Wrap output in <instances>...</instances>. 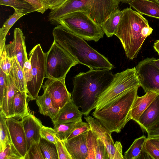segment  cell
<instances>
[{
	"mask_svg": "<svg viewBox=\"0 0 159 159\" xmlns=\"http://www.w3.org/2000/svg\"><path fill=\"white\" fill-rule=\"evenodd\" d=\"M39 143L44 159H58L55 144L42 138Z\"/></svg>",
	"mask_w": 159,
	"mask_h": 159,
	"instance_id": "obj_31",
	"label": "cell"
},
{
	"mask_svg": "<svg viewBox=\"0 0 159 159\" xmlns=\"http://www.w3.org/2000/svg\"><path fill=\"white\" fill-rule=\"evenodd\" d=\"M150 141L159 149V140L156 139H149Z\"/></svg>",
	"mask_w": 159,
	"mask_h": 159,
	"instance_id": "obj_46",
	"label": "cell"
},
{
	"mask_svg": "<svg viewBox=\"0 0 159 159\" xmlns=\"http://www.w3.org/2000/svg\"><path fill=\"white\" fill-rule=\"evenodd\" d=\"M0 159H24L12 143L0 151Z\"/></svg>",
	"mask_w": 159,
	"mask_h": 159,
	"instance_id": "obj_33",
	"label": "cell"
},
{
	"mask_svg": "<svg viewBox=\"0 0 159 159\" xmlns=\"http://www.w3.org/2000/svg\"><path fill=\"white\" fill-rule=\"evenodd\" d=\"M55 41L78 63L90 69L111 70L115 68L104 55L92 48L84 40L59 25L52 32Z\"/></svg>",
	"mask_w": 159,
	"mask_h": 159,
	"instance_id": "obj_2",
	"label": "cell"
},
{
	"mask_svg": "<svg viewBox=\"0 0 159 159\" xmlns=\"http://www.w3.org/2000/svg\"><path fill=\"white\" fill-rule=\"evenodd\" d=\"M55 145L58 159H72L66 147L64 141L60 140L57 136Z\"/></svg>",
	"mask_w": 159,
	"mask_h": 159,
	"instance_id": "obj_37",
	"label": "cell"
},
{
	"mask_svg": "<svg viewBox=\"0 0 159 159\" xmlns=\"http://www.w3.org/2000/svg\"><path fill=\"white\" fill-rule=\"evenodd\" d=\"M157 1L159 2V0H157Z\"/></svg>",
	"mask_w": 159,
	"mask_h": 159,
	"instance_id": "obj_49",
	"label": "cell"
},
{
	"mask_svg": "<svg viewBox=\"0 0 159 159\" xmlns=\"http://www.w3.org/2000/svg\"><path fill=\"white\" fill-rule=\"evenodd\" d=\"M32 66V80L26 85L28 97L36 100L45 77V53L38 44L30 51L29 55Z\"/></svg>",
	"mask_w": 159,
	"mask_h": 159,
	"instance_id": "obj_9",
	"label": "cell"
},
{
	"mask_svg": "<svg viewBox=\"0 0 159 159\" xmlns=\"http://www.w3.org/2000/svg\"><path fill=\"white\" fill-rule=\"evenodd\" d=\"M122 11L114 35L120 39L127 57L132 60L137 57L145 39L153 30L142 14L130 7Z\"/></svg>",
	"mask_w": 159,
	"mask_h": 159,
	"instance_id": "obj_3",
	"label": "cell"
},
{
	"mask_svg": "<svg viewBox=\"0 0 159 159\" xmlns=\"http://www.w3.org/2000/svg\"><path fill=\"white\" fill-rule=\"evenodd\" d=\"M40 134L41 138L56 144V136L54 128H52L43 125L41 129Z\"/></svg>",
	"mask_w": 159,
	"mask_h": 159,
	"instance_id": "obj_38",
	"label": "cell"
},
{
	"mask_svg": "<svg viewBox=\"0 0 159 159\" xmlns=\"http://www.w3.org/2000/svg\"><path fill=\"white\" fill-rule=\"evenodd\" d=\"M0 69L7 75H9L12 67V59L9 57L3 49L0 53Z\"/></svg>",
	"mask_w": 159,
	"mask_h": 159,
	"instance_id": "obj_34",
	"label": "cell"
},
{
	"mask_svg": "<svg viewBox=\"0 0 159 159\" xmlns=\"http://www.w3.org/2000/svg\"><path fill=\"white\" fill-rule=\"evenodd\" d=\"M27 92H22L17 89L13 98V108L15 116L21 118L27 115L29 112L27 101Z\"/></svg>",
	"mask_w": 159,
	"mask_h": 159,
	"instance_id": "obj_24",
	"label": "cell"
},
{
	"mask_svg": "<svg viewBox=\"0 0 159 159\" xmlns=\"http://www.w3.org/2000/svg\"><path fill=\"white\" fill-rule=\"evenodd\" d=\"M147 139L145 136L142 135L136 139L123 155L124 159L141 158L143 153L145 143Z\"/></svg>",
	"mask_w": 159,
	"mask_h": 159,
	"instance_id": "obj_28",
	"label": "cell"
},
{
	"mask_svg": "<svg viewBox=\"0 0 159 159\" xmlns=\"http://www.w3.org/2000/svg\"><path fill=\"white\" fill-rule=\"evenodd\" d=\"M158 95L152 91H148L143 96H138L135 98L129 111V120L137 122L141 115Z\"/></svg>",
	"mask_w": 159,
	"mask_h": 159,
	"instance_id": "obj_20",
	"label": "cell"
},
{
	"mask_svg": "<svg viewBox=\"0 0 159 159\" xmlns=\"http://www.w3.org/2000/svg\"><path fill=\"white\" fill-rule=\"evenodd\" d=\"M148 139L159 138V125L148 132Z\"/></svg>",
	"mask_w": 159,
	"mask_h": 159,
	"instance_id": "obj_44",
	"label": "cell"
},
{
	"mask_svg": "<svg viewBox=\"0 0 159 159\" xmlns=\"http://www.w3.org/2000/svg\"><path fill=\"white\" fill-rule=\"evenodd\" d=\"M6 117L0 111V151L8 143H11L10 135L6 122Z\"/></svg>",
	"mask_w": 159,
	"mask_h": 159,
	"instance_id": "obj_30",
	"label": "cell"
},
{
	"mask_svg": "<svg viewBox=\"0 0 159 159\" xmlns=\"http://www.w3.org/2000/svg\"><path fill=\"white\" fill-rule=\"evenodd\" d=\"M90 129V126L87 122H84L82 120L79 125L72 131L66 140L70 139L80 135L85 132L87 131Z\"/></svg>",
	"mask_w": 159,
	"mask_h": 159,
	"instance_id": "obj_39",
	"label": "cell"
},
{
	"mask_svg": "<svg viewBox=\"0 0 159 159\" xmlns=\"http://www.w3.org/2000/svg\"><path fill=\"white\" fill-rule=\"evenodd\" d=\"M144 150L148 158L159 159V149L149 139L145 143Z\"/></svg>",
	"mask_w": 159,
	"mask_h": 159,
	"instance_id": "obj_35",
	"label": "cell"
},
{
	"mask_svg": "<svg viewBox=\"0 0 159 159\" xmlns=\"http://www.w3.org/2000/svg\"><path fill=\"white\" fill-rule=\"evenodd\" d=\"M9 75L19 90L26 92V83L23 70L16 57L13 58L12 67Z\"/></svg>",
	"mask_w": 159,
	"mask_h": 159,
	"instance_id": "obj_27",
	"label": "cell"
},
{
	"mask_svg": "<svg viewBox=\"0 0 159 159\" xmlns=\"http://www.w3.org/2000/svg\"><path fill=\"white\" fill-rule=\"evenodd\" d=\"M119 2L118 0H67L59 7L51 10L48 20L51 24L57 25L58 20L65 15L81 11L86 13L100 25L119 8Z\"/></svg>",
	"mask_w": 159,
	"mask_h": 159,
	"instance_id": "obj_5",
	"label": "cell"
},
{
	"mask_svg": "<svg viewBox=\"0 0 159 159\" xmlns=\"http://www.w3.org/2000/svg\"><path fill=\"white\" fill-rule=\"evenodd\" d=\"M84 119L105 146L108 155V159H124L121 142L117 141L115 143L111 133L97 119L89 115L85 116Z\"/></svg>",
	"mask_w": 159,
	"mask_h": 159,
	"instance_id": "obj_11",
	"label": "cell"
},
{
	"mask_svg": "<svg viewBox=\"0 0 159 159\" xmlns=\"http://www.w3.org/2000/svg\"><path fill=\"white\" fill-rule=\"evenodd\" d=\"M83 113L72 100L59 110L56 117L52 121L53 125L82 120Z\"/></svg>",
	"mask_w": 159,
	"mask_h": 159,
	"instance_id": "obj_19",
	"label": "cell"
},
{
	"mask_svg": "<svg viewBox=\"0 0 159 159\" xmlns=\"http://www.w3.org/2000/svg\"><path fill=\"white\" fill-rule=\"evenodd\" d=\"M87 145L88 159H108V155L105 146L91 129L88 131Z\"/></svg>",
	"mask_w": 159,
	"mask_h": 159,
	"instance_id": "obj_18",
	"label": "cell"
},
{
	"mask_svg": "<svg viewBox=\"0 0 159 159\" xmlns=\"http://www.w3.org/2000/svg\"><path fill=\"white\" fill-rule=\"evenodd\" d=\"M128 4L142 15L159 19V3L157 0H133Z\"/></svg>",
	"mask_w": 159,
	"mask_h": 159,
	"instance_id": "obj_22",
	"label": "cell"
},
{
	"mask_svg": "<svg viewBox=\"0 0 159 159\" xmlns=\"http://www.w3.org/2000/svg\"><path fill=\"white\" fill-rule=\"evenodd\" d=\"M78 63L66 51L54 41L45 53V77L58 80L66 78L70 69Z\"/></svg>",
	"mask_w": 159,
	"mask_h": 159,
	"instance_id": "obj_7",
	"label": "cell"
},
{
	"mask_svg": "<svg viewBox=\"0 0 159 159\" xmlns=\"http://www.w3.org/2000/svg\"><path fill=\"white\" fill-rule=\"evenodd\" d=\"M4 49L9 57L12 59L16 57L23 69L25 63L28 59L25 37L21 29L19 28H15L13 41L8 44H5Z\"/></svg>",
	"mask_w": 159,
	"mask_h": 159,
	"instance_id": "obj_14",
	"label": "cell"
},
{
	"mask_svg": "<svg viewBox=\"0 0 159 159\" xmlns=\"http://www.w3.org/2000/svg\"><path fill=\"white\" fill-rule=\"evenodd\" d=\"M114 77L111 70L91 69L80 72L73 79L72 100L84 116L89 115L99 95L109 86Z\"/></svg>",
	"mask_w": 159,
	"mask_h": 159,
	"instance_id": "obj_1",
	"label": "cell"
},
{
	"mask_svg": "<svg viewBox=\"0 0 159 159\" xmlns=\"http://www.w3.org/2000/svg\"><path fill=\"white\" fill-rule=\"evenodd\" d=\"M0 5L11 7L14 10H22L26 14L36 11L34 8L25 0H0Z\"/></svg>",
	"mask_w": 159,
	"mask_h": 159,
	"instance_id": "obj_32",
	"label": "cell"
},
{
	"mask_svg": "<svg viewBox=\"0 0 159 159\" xmlns=\"http://www.w3.org/2000/svg\"><path fill=\"white\" fill-rule=\"evenodd\" d=\"M119 1L125 3H129L133 0H118Z\"/></svg>",
	"mask_w": 159,
	"mask_h": 159,
	"instance_id": "obj_47",
	"label": "cell"
},
{
	"mask_svg": "<svg viewBox=\"0 0 159 159\" xmlns=\"http://www.w3.org/2000/svg\"><path fill=\"white\" fill-rule=\"evenodd\" d=\"M140 86L125 91L100 109L95 110L92 116L109 132L120 133L129 120V111Z\"/></svg>",
	"mask_w": 159,
	"mask_h": 159,
	"instance_id": "obj_4",
	"label": "cell"
},
{
	"mask_svg": "<svg viewBox=\"0 0 159 159\" xmlns=\"http://www.w3.org/2000/svg\"><path fill=\"white\" fill-rule=\"evenodd\" d=\"M21 120L26 136L27 152L33 144L39 141L43 125L41 121L30 112Z\"/></svg>",
	"mask_w": 159,
	"mask_h": 159,
	"instance_id": "obj_15",
	"label": "cell"
},
{
	"mask_svg": "<svg viewBox=\"0 0 159 159\" xmlns=\"http://www.w3.org/2000/svg\"><path fill=\"white\" fill-rule=\"evenodd\" d=\"M81 121L53 125L56 136L61 140H66Z\"/></svg>",
	"mask_w": 159,
	"mask_h": 159,
	"instance_id": "obj_29",
	"label": "cell"
},
{
	"mask_svg": "<svg viewBox=\"0 0 159 159\" xmlns=\"http://www.w3.org/2000/svg\"><path fill=\"white\" fill-rule=\"evenodd\" d=\"M24 159H44L39 142L33 144L28 151Z\"/></svg>",
	"mask_w": 159,
	"mask_h": 159,
	"instance_id": "obj_36",
	"label": "cell"
},
{
	"mask_svg": "<svg viewBox=\"0 0 159 159\" xmlns=\"http://www.w3.org/2000/svg\"><path fill=\"white\" fill-rule=\"evenodd\" d=\"M153 47L155 50L159 55V40H156L155 42Z\"/></svg>",
	"mask_w": 159,
	"mask_h": 159,
	"instance_id": "obj_45",
	"label": "cell"
},
{
	"mask_svg": "<svg viewBox=\"0 0 159 159\" xmlns=\"http://www.w3.org/2000/svg\"><path fill=\"white\" fill-rule=\"evenodd\" d=\"M30 4L35 9L36 11L43 14L49 9L44 0H25Z\"/></svg>",
	"mask_w": 159,
	"mask_h": 159,
	"instance_id": "obj_40",
	"label": "cell"
},
{
	"mask_svg": "<svg viewBox=\"0 0 159 159\" xmlns=\"http://www.w3.org/2000/svg\"><path fill=\"white\" fill-rule=\"evenodd\" d=\"M17 89L11 76L7 75L6 88L2 105L0 106V111L3 113L6 118L15 116L13 98Z\"/></svg>",
	"mask_w": 159,
	"mask_h": 159,
	"instance_id": "obj_21",
	"label": "cell"
},
{
	"mask_svg": "<svg viewBox=\"0 0 159 159\" xmlns=\"http://www.w3.org/2000/svg\"><path fill=\"white\" fill-rule=\"evenodd\" d=\"M59 25L87 41L97 42L104 35L100 25L83 11H75L65 15L58 20L57 25Z\"/></svg>",
	"mask_w": 159,
	"mask_h": 159,
	"instance_id": "obj_6",
	"label": "cell"
},
{
	"mask_svg": "<svg viewBox=\"0 0 159 159\" xmlns=\"http://www.w3.org/2000/svg\"><path fill=\"white\" fill-rule=\"evenodd\" d=\"M22 118L16 116L6 118L11 143L24 159L27 153V144Z\"/></svg>",
	"mask_w": 159,
	"mask_h": 159,
	"instance_id": "obj_13",
	"label": "cell"
},
{
	"mask_svg": "<svg viewBox=\"0 0 159 159\" xmlns=\"http://www.w3.org/2000/svg\"><path fill=\"white\" fill-rule=\"evenodd\" d=\"M7 75L0 69V106L2 105L6 90Z\"/></svg>",
	"mask_w": 159,
	"mask_h": 159,
	"instance_id": "obj_41",
	"label": "cell"
},
{
	"mask_svg": "<svg viewBox=\"0 0 159 159\" xmlns=\"http://www.w3.org/2000/svg\"><path fill=\"white\" fill-rule=\"evenodd\" d=\"M139 85L140 84L135 67L116 73L110 84L98 97L94 109H100L125 91Z\"/></svg>",
	"mask_w": 159,
	"mask_h": 159,
	"instance_id": "obj_8",
	"label": "cell"
},
{
	"mask_svg": "<svg viewBox=\"0 0 159 159\" xmlns=\"http://www.w3.org/2000/svg\"><path fill=\"white\" fill-rule=\"evenodd\" d=\"M122 14L119 8L113 11L100 26L107 36L112 37L119 25Z\"/></svg>",
	"mask_w": 159,
	"mask_h": 159,
	"instance_id": "obj_26",
	"label": "cell"
},
{
	"mask_svg": "<svg viewBox=\"0 0 159 159\" xmlns=\"http://www.w3.org/2000/svg\"><path fill=\"white\" fill-rule=\"evenodd\" d=\"M154 62L156 66L159 69V59H156L154 61Z\"/></svg>",
	"mask_w": 159,
	"mask_h": 159,
	"instance_id": "obj_48",
	"label": "cell"
},
{
	"mask_svg": "<svg viewBox=\"0 0 159 159\" xmlns=\"http://www.w3.org/2000/svg\"><path fill=\"white\" fill-rule=\"evenodd\" d=\"M47 5L49 9L51 10L55 9L59 7L67 0H44Z\"/></svg>",
	"mask_w": 159,
	"mask_h": 159,
	"instance_id": "obj_43",
	"label": "cell"
},
{
	"mask_svg": "<svg viewBox=\"0 0 159 159\" xmlns=\"http://www.w3.org/2000/svg\"><path fill=\"white\" fill-rule=\"evenodd\" d=\"M157 139L159 140V138H158V139Z\"/></svg>",
	"mask_w": 159,
	"mask_h": 159,
	"instance_id": "obj_50",
	"label": "cell"
},
{
	"mask_svg": "<svg viewBox=\"0 0 159 159\" xmlns=\"http://www.w3.org/2000/svg\"><path fill=\"white\" fill-rule=\"evenodd\" d=\"M154 57H147L139 61L135 66L141 86L145 93L152 91L159 95V69Z\"/></svg>",
	"mask_w": 159,
	"mask_h": 159,
	"instance_id": "obj_10",
	"label": "cell"
},
{
	"mask_svg": "<svg viewBox=\"0 0 159 159\" xmlns=\"http://www.w3.org/2000/svg\"><path fill=\"white\" fill-rule=\"evenodd\" d=\"M65 80V78L48 79L42 87L43 91L50 95L53 107L59 110L72 100L71 94L67 89Z\"/></svg>",
	"mask_w": 159,
	"mask_h": 159,
	"instance_id": "obj_12",
	"label": "cell"
},
{
	"mask_svg": "<svg viewBox=\"0 0 159 159\" xmlns=\"http://www.w3.org/2000/svg\"><path fill=\"white\" fill-rule=\"evenodd\" d=\"M88 131L70 139L64 141L66 147L72 159H88V152L87 145Z\"/></svg>",
	"mask_w": 159,
	"mask_h": 159,
	"instance_id": "obj_17",
	"label": "cell"
},
{
	"mask_svg": "<svg viewBox=\"0 0 159 159\" xmlns=\"http://www.w3.org/2000/svg\"><path fill=\"white\" fill-rule=\"evenodd\" d=\"M23 70L26 85L32 79V66L29 59L25 63Z\"/></svg>",
	"mask_w": 159,
	"mask_h": 159,
	"instance_id": "obj_42",
	"label": "cell"
},
{
	"mask_svg": "<svg viewBox=\"0 0 159 159\" xmlns=\"http://www.w3.org/2000/svg\"><path fill=\"white\" fill-rule=\"evenodd\" d=\"M36 102L40 114L49 117L52 120L56 117L59 110L53 107L51 97L47 92L44 91L42 95L38 96Z\"/></svg>",
	"mask_w": 159,
	"mask_h": 159,
	"instance_id": "obj_23",
	"label": "cell"
},
{
	"mask_svg": "<svg viewBox=\"0 0 159 159\" xmlns=\"http://www.w3.org/2000/svg\"><path fill=\"white\" fill-rule=\"evenodd\" d=\"M137 123L147 133L159 125V95L141 115Z\"/></svg>",
	"mask_w": 159,
	"mask_h": 159,
	"instance_id": "obj_16",
	"label": "cell"
},
{
	"mask_svg": "<svg viewBox=\"0 0 159 159\" xmlns=\"http://www.w3.org/2000/svg\"><path fill=\"white\" fill-rule=\"evenodd\" d=\"M26 14V13L22 10H15L14 13L3 24L0 29V53L2 52L5 45L6 36L9 31L19 19Z\"/></svg>",
	"mask_w": 159,
	"mask_h": 159,
	"instance_id": "obj_25",
	"label": "cell"
}]
</instances>
